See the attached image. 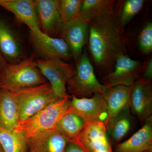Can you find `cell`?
<instances>
[{"instance_id":"1","label":"cell","mask_w":152,"mask_h":152,"mask_svg":"<svg viewBox=\"0 0 152 152\" xmlns=\"http://www.w3.org/2000/svg\"><path fill=\"white\" fill-rule=\"evenodd\" d=\"M88 42L94 61L102 70L109 71L125 54L122 37L111 15L89 21Z\"/></svg>"},{"instance_id":"2","label":"cell","mask_w":152,"mask_h":152,"mask_svg":"<svg viewBox=\"0 0 152 152\" xmlns=\"http://www.w3.org/2000/svg\"><path fill=\"white\" fill-rule=\"evenodd\" d=\"M46 83L32 57L20 62L7 64L0 72V89L11 92Z\"/></svg>"},{"instance_id":"3","label":"cell","mask_w":152,"mask_h":152,"mask_svg":"<svg viewBox=\"0 0 152 152\" xmlns=\"http://www.w3.org/2000/svg\"><path fill=\"white\" fill-rule=\"evenodd\" d=\"M69 96L50 104L25 121L19 122L15 130L28 138L41 132L56 128L60 119L69 110Z\"/></svg>"},{"instance_id":"4","label":"cell","mask_w":152,"mask_h":152,"mask_svg":"<svg viewBox=\"0 0 152 152\" xmlns=\"http://www.w3.org/2000/svg\"><path fill=\"white\" fill-rule=\"evenodd\" d=\"M18 103L20 122L25 121L59 99L46 83L12 92Z\"/></svg>"},{"instance_id":"5","label":"cell","mask_w":152,"mask_h":152,"mask_svg":"<svg viewBox=\"0 0 152 152\" xmlns=\"http://www.w3.org/2000/svg\"><path fill=\"white\" fill-rule=\"evenodd\" d=\"M67 85L72 96L77 98H84L96 93L103 95L107 88L98 80L86 53L82 54L77 62L73 74Z\"/></svg>"},{"instance_id":"6","label":"cell","mask_w":152,"mask_h":152,"mask_svg":"<svg viewBox=\"0 0 152 152\" xmlns=\"http://www.w3.org/2000/svg\"><path fill=\"white\" fill-rule=\"evenodd\" d=\"M35 61L38 69L48 80L57 97L63 99L69 96L66 86L73 74V66L61 60L40 59Z\"/></svg>"},{"instance_id":"7","label":"cell","mask_w":152,"mask_h":152,"mask_svg":"<svg viewBox=\"0 0 152 152\" xmlns=\"http://www.w3.org/2000/svg\"><path fill=\"white\" fill-rule=\"evenodd\" d=\"M89 21L79 14L66 23L61 31V38L68 44L77 64L82 54L83 47L88 42Z\"/></svg>"},{"instance_id":"8","label":"cell","mask_w":152,"mask_h":152,"mask_svg":"<svg viewBox=\"0 0 152 152\" xmlns=\"http://www.w3.org/2000/svg\"><path fill=\"white\" fill-rule=\"evenodd\" d=\"M69 111L77 114L88 122L106 124L107 111L103 95L96 93L91 98H77L69 99Z\"/></svg>"},{"instance_id":"9","label":"cell","mask_w":152,"mask_h":152,"mask_svg":"<svg viewBox=\"0 0 152 152\" xmlns=\"http://www.w3.org/2000/svg\"><path fill=\"white\" fill-rule=\"evenodd\" d=\"M31 33L35 48L44 59L65 61L73 58L69 47L62 38L50 37L43 32L41 29Z\"/></svg>"},{"instance_id":"10","label":"cell","mask_w":152,"mask_h":152,"mask_svg":"<svg viewBox=\"0 0 152 152\" xmlns=\"http://www.w3.org/2000/svg\"><path fill=\"white\" fill-rule=\"evenodd\" d=\"M76 144L86 152H113L104 123L88 122Z\"/></svg>"},{"instance_id":"11","label":"cell","mask_w":152,"mask_h":152,"mask_svg":"<svg viewBox=\"0 0 152 152\" xmlns=\"http://www.w3.org/2000/svg\"><path fill=\"white\" fill-rule=\"evenodd\" d=\"M141 63L132 59L125 54L117 58L114 70L110 72L106 78L107 87L124 86H131L137 80Z\"/></svg>"},{"instance_id":"12","label":"cell","mask_w":152,"mask_h":152,"mask_svg":"<svg viewBox=\"0 0 152 152\" xmlns=\"http://www.w3.org/2000/svg\"><path fill=\"white\" fill-rule=\"evenodd\" d=\"M129 109L141 121H145L152 113V90L151 81L138 79L132 86Z\"/></svg>"},{"instance_id":"13","label":"cell","mask_w":152,"mask_h":152,"mask_svg":"<svg viewBox=\"0 0 152 152\" xmlns=\"http://www.w3.org/2000/svg\"><path fill=\"white\" fill-rule=\"evenodd\" d=\"M35 2L41 30L46 34L56 37L62 28L60 1L35 0Z\"/></svg>"},{"instance_id":"14","label":"cell","mask_w":152,"mask_h":152,"mask_svg":"<svg viewBox=\"0 0 152 152\" xmlns=\"http://www.w3.org/2000/svg\"><path fill=\"white\" fill-rule=\"evenodd\" d=\"M69 142L55 128L28 138L27 146L29 152H65Z\"/></svg>"},{"instance_id":"15","label":"cell","mask_w":152,"mask_h":152,"mask_svg":"<svg viewBox=\"0 0 152 152\" xmlns=\"http://www.w3.org/2000/svg\"><path fill=\"white\" fill-rule=\"evenodd\" d=\"M0 7L13 14L31 31L41 29L34 0H0Z\"/></svg>"},{"instance_id":"16","label":"cell","mask_w":152,"mask_h":152,"mask_svg":"<svg viewBox=\"0 0 152 152\" xmlns=\"http://www.w3.org/2000/svg\"><path fill=\"white\" fill-rule=\"evenodd\" d=\"M114 152H152V116L127 140L118 144Z\"/></svg>"},{"instance_id":"17","label":"cell","mask_w":152,"mask_h":152,"mask_svg":"<svg viewBox=\"0 0 152 152\" xmlns=\"http://www.w3.org/2000/svg\"><path fill=\"white\" fill-rule=\"evenodd\" d=\"M132 86H117L107 87L103 94L107 111L106 126L121 113L129 108L130 94Z\"/></svg>"},{"instance_id":"18","label":"cell","mask_w":152,"mask_h":152,"mask_svg":"<svg viewBox=\"0 0 152 152\" xmlns=\"http://www.w3.org/2000/svg\"><path fill=\"white\" fill-rule=\"evenodd\" d=\"M19 122L18 106L12 93L0 89V127L14 131Z\"/></svg>"},{"instance_id":"19","label":"cell","mask_w":152,"mask_h":152,"mask_svg":"<svg viewBox=\"0 0 152 152\" xmlns=\"http://www.w3.org/2000/svg\"><path fill=\"white\" fill-rule=\"evenodd\" d=\"M88 122L83 117L68 110L60 119L55 129L70 142L76 143Z\"/></svg>"},{"instance_id":"20","label":"cell","mask_w":152,"mask_h":152,"mask_svg":"<svg viewBox=\"0 0 152 152\" xmlns=\"http://www.w3.org/2000/svg\"><path fill=\"white\" fill-rule=\"evenodd\" d=\"M0 52L3 56L12 61H18L21 56V48L13 32L0 18Z\"/></svg>"},{"instance_id":"21","label":"cell","mask_w":152,"mask_h":152,"mask_svg":"<svg viewBox=\"0 0 152 152\" xmlns=\"http://www.w3.org/2000/svg\"><path fill=\"white\" fill-rule=\"evenodd\" d=\"M132 124L130 111L128 108L114 118L106 126L109 138L114 142H118L127 134Z\"/></svg>"},{"instance_id":"22","label":"cell","mask_w":152,"mask_h":152,"mask_svg":"<svg viewBox=\"0 0 152 152\" xmlns=\"http://www.w3.org/2000/svg\"><path fill=\"white\" fill-rule=\"evenodd\" d=\"M114 3L111 0H83L79 14L89 21L111 15Z\"/></svg>"},{"instance_id":"23","label":"cell","mask_w":152,"mask_h":152,"mask_svg":"<svg viewBox=\"0 0 152 152\" xmlns=\"http://www.w3.org/2000/svg\"><path fill=\"white\" fill-rule=\"evenodd\" d=\"M0 145L4 152H26L27 139L20 133L0 127Z\"/></svg>"},{"instance_id":"24","label":"cell","mask_w":152,"mask_h":152,"mask_svg":"<svg viewBox=\"0 0 152 152\" xmlns=\"http://www.w3.org/2000/svg\"><path fill=\"white\" fill-rule=\"evenodd\" d=\"M82 3L83 0L60 1V13L62 27L80 13Z\"/></svg>"},{"instance_id":"25","label":"cell","mask_w":152,"mask_h":152,"mask_svg":"<svg viewBox=\"0 0 152 152\" xmlns=\"http://www.w3.org/2000/svg\"><path fill=\"white\" fill-rule=\"evenodd\" d=\"M145 3L144 0H127L123 6L120 15V23L123 26L127 24L140 12Z\"/></svg>"},{"instance_id":"26","label":"cell","mask_w":152,"mask_h":152,"mask_svg":"<svg viewBox=\"0 0 152 152\" xmlns=\"http://www.w3.org/2000/svg\"><path fill=\"white\" fill-rule=\"evenodd\" d=\"M139 47L145 54H149L152 51V23L145 26L140 33L138 39Z\"/></svg>"},{"instance_id":"27","label":"cell","mask_w":152,"mask_h":152,"mask_svg":"<svg viewBox=\"0 0 152 152\" xmlns=\"http://www.w3.org/2000/svg\"><path fill=\"white\" fill-rule=\"evenodd\" d=\"M152 78V59L151 58L147 64L145 70L144 74V78L147 81H151Z\"/></svg>"},{"instance_id":"28","label":"cell","mask_w":152,"mask_h":152,"mask_svg":"<svg viewBox=\"0 0 152 152\" xmlns=\"http://www.w3.org/2000/svg\"><path fill=\"white\" fill-rule=\"evenodd\" d=\"M65 152H86L77 144L69 142L67 146Z\"/></svg>"},{"instance_id":"29","label":"cell","mask_w":152,"mask_h":152,"mask_svg":"<svg viewBox=\"0 0 152 152\" xmlns=\"http://www.w3.org/2000/svg\"><path fill=\"white\" fill-rule=\"evenodd\" d=\"M7 64L4 58L0 52V72L6 66Z\"/></svg>"},{"instance_id":"30","label":"cell","mask_w":152,"mask_h":152,"mask_svg":"<svg viewBox=\"0 0 152 152\" xmlns=\"http://www.w3.org/2000/svg\"><path fill=\"white\" fill-rule=\"evenodd\" d=\"M0 152H4L1 146L0 145Z\"/></svg>"}]
</instances>
